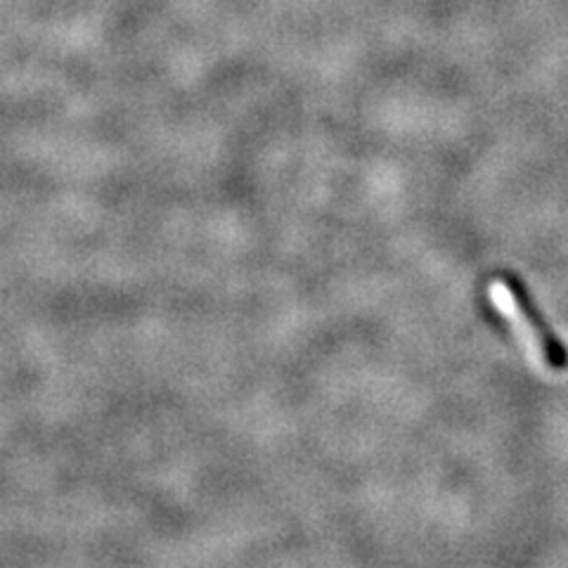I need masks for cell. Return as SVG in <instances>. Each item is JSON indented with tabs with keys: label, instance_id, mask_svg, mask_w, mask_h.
Instances as JSON below:
<instances>
[{
	"label": "cell",
	"instance_id": "6da1fadb",
	"mask_svg": "<svg viewBox=\"0 0 568 568\" xmlns=\"http://www.w3.org/2000/svg\"><path fill=\"white\" fill-rule=\"evenodd\" d=\"M503 287L509 294L511 304L517 306L521 320L526 323L528 332L532 334V339H536L540 353H542V361L549 369H568V348L559 342V336L555 334V329L549 327V323L545 320L542 311L538 308L536 298L528 292L526 284L517 277V275H503Z\"/></svg>",
	"mask_w": 568,
	"mask_h": 568
}]
</instances>
